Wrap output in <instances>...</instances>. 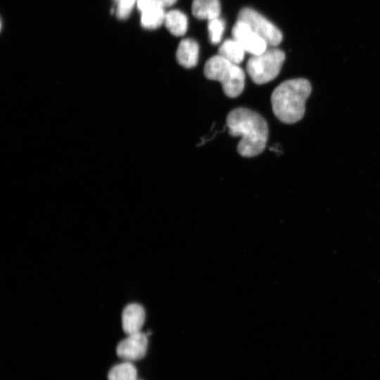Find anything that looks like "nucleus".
<instances>
[{
  "instance_id": "f257e3e1",
  "label": "nucleus",
  "mask_w": 380,
  "mask_h": 380,
  "mask_svg": "<svg viewBox=\"0 0 380 380\" xmlns=\"http://www.w3.org/2000/svg\"><path fill=\"white\" fill-rule=\"evenodd\" d=\"M226 125L231 136L241 137L236 147L241 156L253 157L264 151L269 129L260 114L246 108H237L227 115Z\"/></svg>"
},
{
  "instance_id": "f03ea898",
  "label": "nucleus",
  "mask_w": 380,
  "mask_h": 380,
  "mask_svg": "<svg viewBox=\"0 0 380 380\" xmlns=\"http://www.w3.org/2000/svg\"><path fill=\"white\" fill-rule=\"evenodd\" d=\"M312 91L310 82L304 78L286 80L272 91L271 104L277 118L286 124L300 121L305 114V104Z\"/></svg>"
},
{
  "instance_id": "7ed1b4c3",
  "label": "nucleus",
  "mask_w": 380,
  "mask_h": 380,
  "mask_svg": "<svg viewBox=\"0 0 380 380\" xmlns=\"http://www.w3.org/2000/svg\"><path fill=\"white\" fill-rule=\"evenodd\" d=\"M203 73L206 78L220 82L224 94L236 98L243 91L245 86V73L239 65L216 55L205 63Z\"/></svg>"
},
{
  "instance_id": "20e7f679",
  "label": "nucleus",
  "mask_w": 380,
  "mask_h": 380,
  "mask_svg": "<svg viewBox=\"0 0 380 380\" xmlns=\"http://www.w3.org/2000/svg\"><path fill=\"white\" fill-rule=\"evenodd\" d=\"M285 60L284 53L278 49H270L258 55H253L247 61L246 70L257 84L273 80L280 72Z\"/></svg>"
},
{
  "instance_id": "39448f33",
  "label": "nucleus",
  "mask_w": 380,
  "mask_h": 380,
  "mask_svg": "<svg viewBox=\"0 0 380 380\" xmlns=\"http://www.w3.org/2000/svg\"><path fill=\"white\" fill-rule=\"evenodd\" d=\"M238 20L246 23L268 44L274 46L281 43L282 40L281 31L256 11L250 8H244L239 11Z\"/></svg>"
},
{
  "instance_id": "423d86ee",
  "label": "nucleus",
  "mask_w": 380,
  "mask_h": 380,
  "mask_svg": "<svg viewBox=\"0 0 380 380\" xmlns=\"http://www.w3.org/2000/svg\"><path fill=\"white\" fill-rule=\"evenodd\" d=\"M232 32L233 39L252 56L260 54L267 49V42L242 20H237Z\"/></svg>"
},
{
  "instance_id": "0eeeda50",
  "label": "nucleus",
  "mask_w": 380,
  "mask_h": 380,
  "mask_svg": "<svg viewBox=\"0 0 380 380\" xmlns=\"http://www.w3.org/2000/svg\"><path fill=\"white\" fill-rule=\"evenodd\" d=\"M147 334L141 331L129 334L120 341L116 348L118 357L125 361H135L142 359L147 350Z\"/></svg>"
},
{
  "instance_id": "6e6552de",
  "label": "nucleus",
  "mask_w": 380,
  "mask_h": 380,
  "mask_svg": "<svg viewBox=\"0 0 380 380\" xmlns=\"http://www.w3.org/2000/svg\"><path fill=\"white\" fill-rule=\"evenodd\" d=\"M146 318L144 308L138 303L127 305L122 310V329L127 335L141 331Z\"/></svg>"
},
{
  "instance_id": "1a4fd4ad",
  "label": "nucleus",
  "mask_w": 380,
  "mask_h": 380,
  "mask_svg": "<svg viewBox=\"0 0 380 380\" xmlns=\"http://www.w3.org/2000/svg\"><path fill=\"white\" fill-rule=\"evenodd\" d=\"M199 46L193 39H182L176 51V59L178 63L186 68L195 67L198 61Z\"/></svg>"
},
{
  "instance_id": "9d476101",
  "label": "nucleus",
  "mask_w": 380,
  "mask_h": 380,
  "mask_svg": "<svg viewBox=\"0 0 380 380\" xmlns=\"http://www.w3.org/2000/svg\"><path fill=\"white\" fill-rule=\"evenodd\" d=\"M220 10L219 0H194L191 6L194 16L201 20H210L218 18Z\"/></svg>"
},
{
  "instance_id": "9b49d317",
  "label": "nucleus",
  "mask_w": 380,
  "mask_h": 380,
  "mask_svg": "<svg viewBox=\"0 0 380 380\" xmlns=\"http://www.w3.org/2000/svg\"><path fill=\"white\" fill-rule=\"evenodd\" d=\"M164 24L172 34L180 37L187 30L188 18L181 11L171 10L166 13Z\"/></svg>"
},
{
  "instance_id": "f8f14e48",
  "label": "nucleus",
  "mask_w": 380,
  "mask_h": 380,
  "mask_svg": "<svg viewBox=\"0 0 380 380\" xmlns=\"http://www.w3.org/2000/svg\"><path fill=\"white\" fill-rule=\"evenodd\" d=\"M165 14L163 6L155 4L141 12V25L145 29H156L164 23Z\"/></svg>"
},
{
  "instance_id": "ddd939ff",
  "label": "nucleus",
  "mask_w": 380,
  "mask_h": 380,
  "mask_svg": "<svg viewBox=\"0 0 380 380\" xmlns=\"http://www.w3.org/2000/svg\"><path fill=\"white\" fill-rule=\"evenodd\" d=\"M246 51L234 39H228L219 47L218 54L225 59L239 65L243 61Z\"/></svg>"
},
{
  "instance_id": "4468645a",
  "label": "nucleus",
  "mask_w": 380,
  "mask_h": 380,
  "mask_svg": "<svg viewBox=\"0 0 380 380\" xmlns=\"http://www.w3.org/2000/svg\"><path fill=\"white\" fill-rule=\"evenodd\" d=\"M137 372L132 362L125 361L113 367L108 372V380H137Z\"/></svg>"
},
{
  "instance_id": "2eb2a0df",
  "label": "nucleus",
  "mask_w": 380,
  "mask_h": 380,
  "mask_svg": "<svg viewBox=\"0 0 380 380\" xmlns=\"http://www.w3.org/2000/svg\"><path fill=\"white\" fill-rule=\"evenodd\" d=\"M224 27V22L220 17L208 20V31L210 41L213 44L220 42Z\"/></svg>"
},
{
  "instance_id": "dca6fc26",
  "label": "nucleus",
  "mask_w": 380,
  "mask_h": 380,
  "mask_svg": "<svg viewBox=\"0 0 380 380\" xmlns=\"http://www.w3.org/2000/svg\"><path fill=\"white\" fill-rule=\"evenodd\" d=\"M158 4L165 7H168L176 3L177 0H154Z\"/></svg>"
},
{
  "instance_id": "f3484780",
  "label": "nucleus",
  "mask_w": 380,
  "mask_h": 380,
  "mask_svg": "<svg viewBox=\"0 0 380 380\" xmlns=\"http://www.w3.org/2000/svg\"><path fill=\"white\" fill-rule=\"evenodd\" d=\"M120 0H115L116 2H118Z\"/></svg>"
}]
</instances>
